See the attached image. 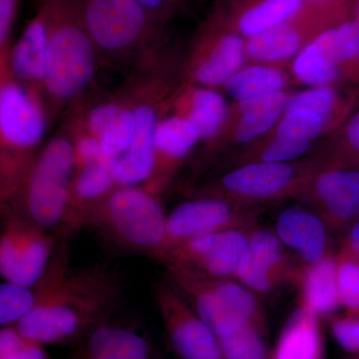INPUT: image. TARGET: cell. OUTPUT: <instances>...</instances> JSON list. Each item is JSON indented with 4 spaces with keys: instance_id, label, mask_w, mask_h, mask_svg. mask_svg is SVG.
Here are the masks:
<instances>
[{
    "instance_id": "1",
    "label": "cell",
    "mask_w": 359,
    "mask_h": 359,
    "mask_svg": "<svg viewBox=\"0 0 359 359\" xmlns=\"http://www.w3.org/2000/svg\"><path fill=\"white\" fill-rule=\"evenodd\" d=\"M35 294L34 308L16 328L32 341L54 344L72 339L108 316L119 304L122 287L114 273L103 266L72 273L68 247L62 242L56 245Z\"/></svg>"
},
{
    "instance_id": "2",
    "label": "cell",
    "mask_w": 359,
    "mask_h": 359,
    "mask_svg": "<svg viewBox=\"0 0 359 359\" xmlns=\"http://www.w3.org/2000/svg\"><path fill=\"white\" fill-rule=\"evenodd\" d=\"M40 6L47 23L43 98L49 112H57L84 93L100 63L77 0H41Z\"/></svg>"
},
{
    "instance_id": "3",
    "label": "cell",
    "mask_w": 359,
    "mask_h": 359,
    "mask_svg": "<svg viewBox=\"0 0 359 359\" xmlns=\"http://www.w3.org/2000/svg\"><path fill=\"white\" fill-rule=\"evenodd\" d=\"M0 201L18 193L42 147L49 111L40 92L0 70Z\"/></svg>"
},
{
    "instance_id": "4",
    "label": "cell",
    "mask_w": 359,
    "mask_h": 359,
    "mask_svg": "<svg viewBox=\"0 0 359 359\" xmlns=\"http://www.w3.org/2000/svg\"><path fill=\"white\" fill-rule=\"evenodd\" d=\"M99 63L149 59L166 39L167 23L137 0H77Z\"/></svg>"
},
{
    "instance_id": "5",
    "label": "cell",
    "mask_w": 359,
    "mask_h": 359,
    "mask_svg": "<svg viewBox=\"0 0 359 359\" xmlns=\"http://www.w3.org/2000/svg\"><path fill=\"white\" fill-rule=\"evenodd\" d=\"M74 170V145L70 126L44 144L18 193L1 207L50 230L62 226L69 205Z\"/></svg>"
},
{
    "instance_id": "6",
    "label": "cell",
    "mask_w": 359,
    "mask_h": 359,
    "mask_svg": "<svg viewBox=\"0 0 359 359\" xmlns=\"http://www.w3.org/2000/svg\"><path fill=\"white\" fill-rule=\"evenodd\" d=\"M167 219L158 196L143 186H126L97 204L84 226L116 248L155 257L166 238Z\"/></svg>"
},
{
    "instance_id": "7",
    "label": "cell",
    "mask_w": 359,
    "mask_h": 359,
    "mask_svg": "<svg viewBox=\"0 0 359 359\" xmlns=\"http://www.w3.org/2000/svg\"><path fill=\"white\" fill-rule=\"evenodd\" d=\"M169 283L199 314L217 337L248 323L264 321L254 292L237 280L209 275L177 264H163Z\"/></svg>"
},
{
    "instance_id": "8",
    "label": "cell",
    "mask_w": 359,
    "mask_h": 359,
    "mask_svg": "<svg viewBox=\"0 0 359 359\" xmlns=\"http://www.w3.org/2000/svg\"><path fill=\"white\" fill-rule=\"evenodd\" d=\"M320 166L313 156L289 163H250L231 167L219 178L190 194L193 198H219L259 207L297 197L311 174Z\"/></svg>"
},
{
    "instance_id": "9",
    "label": "cell",
    "mask_w": 359,
    "mask_h": 359,
    "mask_svg": "<svg viewBox=\"0 0 359 359\" xmlns=\"http://www.w3.org/2000/svg\"><path fill=\"white\" fill-rule=\"evenodd\" d=\"M162 66L152 68L148 76L132 86L135 129L128 149L118 160V187L143 186L152 176L158 125L165 116L164 111L171 108L175 92L179 88L172 82L173 78L164 76Z\"/></svg>"
},
{
    "instance_id": "10",
    "label": "cell",
    "mask_w": 359,
    "mask_h": 359,
    "mask_svg": "<svg viewBox=\"0 0 359 359\" xmlns=\"http://www.w3.org/2000/svg\"><path fill=\"white\" fill-rule=\"evenodd\" d=\"M247 63L244 37L224 25L212 11L194 40L184 82L216 89Z\"/></svg>"
},
{
    "instance_id": "11",
    "label": "cell",
    "mask_w": 359,
    "mask_h": 359,
    "mask_svg": "<svg viewBox=\"0 0 359 359\" xmlns=\"http://www.w3.org/2000/svg\"><path fill=\"white\" fill-rule=\"evenodd\" d=\"M0 237V273L6 282L36 285L55 250V238L29 219L4 212Z\"/></svg>"
},
{
    "instance_id": "12",
    "label": "cell",
    "mask_w": 359,
    "mask_h": 359,
    "mask_svg": "<svg viewBox=\"0 0 359 359\" xmlns=\"http://www.w3.org/2000/svg\"><path fill=\"white\" fill-rule=\"evenodd\" d=\"M295 198L311 205L330 230H348L359 221V169L321 165Z\"/></svg>"
},
{
    "instance_id": "13",
    "label": "cell",
    "mask_w": 359,
    "mask_h": 359,
    "mask_svg": "<svg viewBox=\"0 0 359 359\" xmlns=\"http://www.w3.org/2000/svg\"><path fill=\"white\" fill-rule=\"evenodd\" d=\"M153 297L172 346L182 358L224 359L218 337L169 283H156Z\"/></svg>"
},
{
    "instance_id": "14",
    "label": "cell",
    "mask_w": 359,
    "mask_h": 359,
    "mask_svg": "<svg viewBox=\"0 0 359 359\" xmlns=\"http://www.w3.org/2000/svg\"><path fill=\"white\" fill-rule=\"evenodd\" d=\"M256 208L219 198L196 197L187 201L168 216L166 238L159 252L189 238L250 228L257 217Z\"/></svg>"
},
{
    "instance_id": "15",
    "label": "cell",
    "mask_w": 359,
    "mask_h": 359,
    "mask_svg": "<svg viewBox=\"0 0 359 359\" xmlns=\"http://www.w3.org/2000/svg\"><path fill=\"white\" fill-rule=\"evenodd\" d=\"M250 231L231 229L189 238L163 250L155 259L162 264H182L219 278H233Z\"/></svg>"
},
{
    "instance_id": "16",
    "label": "cell",
    "mask_w": 359,
    "mask_h": 359,
    "mask_svg": "<svg viewBox=\"0 0 359 359\" xmlns=\"http://www.w3.org/2000/svg\"><path fill=\"white\" fill-rule=\"evenodd\" d=\"M339 23L332 16L304 6L289 20L245 39L248 62L287 65L314 37Z\"/></svg>"
},
{
    "instance_id": "17",
    "label": "cell",
    "mask_w": 359,
    "mask_h": 359,
    "mask_svg": "<svg viewBox=\"0 0 359 359\" xmlns=\"http://www.w3.org/2000/svg\"><path fill=\"white\" fill-rule=\"evenodd\" d=\"M290 94L283 91L235 101L229 105L223 128L211 145L218 149L228 146L242 148L261 138L271 131L285 112Z\"/></svg>"
},
{
    "instance_id": "18",
    "label": "cell",
    "mask_w": 359,
    "mask_h": 359,
    "mask_svg": "<svg viewBox=\"0 0 359 359\" xmlns=\"http://www.w3.org/2000/svg\"><path fill=\"white\" fill-rule=\"evenodd\" d=\"M283 244L276 233L259 229L250 231L233 278L252 292L266 294L289 275Z\"/></svg>"
},
{
    "instance_id": "19",
    "label": "cell",
    "mask_w": 359,
    "mask_h": 359,
    "mask_svg": "<svg viewBox=\"0 0 359 359\" xmlns=\"http://www.w3.org/2000/svg\"><path fill=\"white\" fill-rule=\"evenodd\" d=\"M200 141V132L192 123L179 115L164 116L156 132L154 170L144 188L159 197Z\"/></svg>"
},
{
    "instance_id": "20",
    "label": "cell",
    "mask_w": 359,
    "mask_h": 359,
    "mask_svg": "<svg viewBox=\"0 0 359 359\" xmlns=\"http://www.w3.org/2000/svg\"><path fill=\"white\" fill-rule=\"evenodd\" d=\"M304 0H219L212 8L224 25L245 39L289 20Z\"/></svg>"
},
{
    "instance_id": "21",
    "label": "cell",
    "mask_w": 359,
    "mask_h": 359,
    "mask_svg": "<svg viewBox=\"0 0 359 359\" xmlns=\"http://www.w3.org/2000/svg\"><path fill=\"white\" fill-rule=\"evenodd\" d=\"M46 53V16L43 8L39 6L34 18L11 45L6 62L0 65V70L8 71L16 81L32 87L43 95Z\"/></svg>"
},
{
    "instance_id": "22",
    "label": "cell",
    "mask_w": 359,
    "mask_h": 359,
    "mask_svg": "<svg viewBox=\"0 0 359 359\" xmlns=\"http://www.w3.org/2000/svg\"><path fill=\"white\" fill-rule=\"evenodd\" d=\"M76 120L119 156L128 149L133 138L135 118L131 97L105 99L77 114Z\"/></svg>"
},
{
    "instance_id": "23",
    "label": "cell",
    "mask_w": 359,
    "mask_h": 359,
    "mask_svg": "<svg viewBox=\"0 0 359 359\" xmlns=\"http://www.w3.org/2000/svg\"><path fill=\"white\" fill-rule=\"evenodd\" d=\"M327 229L318 214L299 207L283 210L276 224L280 242L294 250L306 266L318 263L330 254Z\"/></svg>"
},
{
    "instance_id": "24",
    "label": "cell",
    "mask_w": 359,
    "mask_h": 359,
    "mask_svg": "<svg viewBox=\"0 0 359 359\" xmlns=\"http://www.w3.org/2000/svg\"><path fill=\"white\" fill-rule=\"evenodd\" d=\"M228 108L216 89L184 82L175 92L170 110L192 123L202 141L211 143L223 128Z\"/></svg>"
},
{
    "instance_id": "25",
    "label": "cell",
    "mask_w": 359,
    "mask_h": 359,
    "mask_svg": "<svg viewBox=\"0 0 359 359\" xmlns=\"http://www.w3.org/2000/svg\"><path fill=\"white\" fill-rule=\"evenodd\" d=\"M334 26L314 37L292 59L290 72L294 81L309 87L344 84Z\"/></svg>"
},
{
    "instance_id": "26",
    "label": "cell",
    "mask_w": 359,
    "mask_h": 359,
    "mask_svg": "<svg viewBox=\"0 0 359 359\" xmlns=\"http://www.w3.org/2000/svg\"><path fill=\"white\" fill-rule=\"evenodd\" d=\"M325 339L320 316L301 306L283 325L269 359H323Z\"/></svg>"
},
{
    "instance_id": "27",
    "label": "cell",
    "mask_w": 359,
    "mask_h": 359,
    "mask_svg": "<svg viewBox=\"0 0 359 359\" xmlns=\"http://www.w3.org/2000/svg\"><path fill=\"white\" fill-rule=\"evenodd\" d=\"M339 85L309 87L290 94L285 111H308L332 120L341 127L355 112L359 90L340 89Z\"/></svg>"
},
{
    "instance_id": "28",
    "label": "cell",
    "mask_w": 359,
    "mask_h": 359,
    "mask_svg": "<svg viewBox=\"0 0 359 359\" xmlns=\"http://www.w3.org/2000/svg\"><path fill=\"white\" fill-rule=\"evenodd\" d=\"M287 65L250 62L221 87L233 101L287 91L294 81Z\"/></svg>"
},
{
    "instance_id": "29",
    "label": "cell",
    "mask_w": 359,
    "mask_h": 359,
    "mask_svg": "<svg viewBox=\"0 0 359 359\" xmlns=\"http://www.w3.org/2000/svg\"><path fill=\"white\" fill-rule=\"evenodd\" d=\"M302 304L320 318L332 316L341 306L337 259L327 254L318 263L306 266L302 275Z\"/></svg>"
},
{
    "instance_id": "30",
    "label": "cell",
    "mask_w": 359,
    "mask_h": 359,
    "mask_svg": "<svg viewBox=\"0 0 359 359\" xmlns=\"http://www.w3.org/2000/svg\"><path fill=\"white\" fill-rule=\"evenodd\" d=\"M314 143L294 140L280 135L266 134L249 145L241 148L231 160V167L250 163H289L304 159Z\"/></svg>"
},
{
    "instance_id": "31",
    "label": "cell",
    "mask_w": 359,
    "mask_h": 359,
    "mask_svg": "<svg viewBox=\"0 0 359 359\" xmlns=\"http://www.w3.org/2000/svg\"><path fill=\"white\" fill-rule=\"evenodd\" d=\"M148 342L124 328L99 327L89 339L88 359H148Z\"/></svg>"
},
{
    "instance_id": "32",
    "label": "cell",
    "mask_w": 359,
    "mask_h": 359,
    "mask_svg": "<svg viewBox=\"0 0 359 359\" xmlns=\"http://www.w3.org/2000/svg\"><path fill=\"white\" fill-rule=\"evenodd\" d=\"M313 156L320 165L359 169V110L330 135Z\"/></svg>"
},
{
    "instance_id": "33",
    "label": "cell",
    "mask_w": 359,
    "mask_h": 359,
    "mask_svg": "<svg viewBox=\"0 0 359 359\" xmlns=\"http://www.w3.org/2000/svg\"><path fill=\"white\" fill-rule=\"evenodd\" d=\"M339 128L332 120L316 113L285 111L268 133L314 143L323 137H330Z\"/></svg>"
},
{
    "instance_id": "34",
    "label": "cell",
    "mask_w": 359,
    "mask_h": 359,
    "mask_svg": "<svg viewBox=\"0 0 359 359\" xmlns=\"http://www.w3.org/2000/svg\"><path fill=\"white\" fill-rule=\"evenodd\" d=\"M218 339L224 359L271 358L264 337V320L248 323Z\"/></svg>"
},
{
    "instance_id": "35",
    "label": "cell",
    "mask_w": 359,
    "mask_h": 359,
    "mask_svg": "<svg viewBox=\"0 0 359 359\" xmlns=\"http://www.w3.org/2000/svg\"><path fill=\"white\" fill-rule=\"evenodd\" d=\"M36 302L32 287L4 282L0 285V325L7 327L18 323L27 316Z\"/></svg>"
},
{
    "instance_id": "36",
    "label": "cell",
    "mask_w": 359,
    "mask_h": 359,
    "mask_svg": "<svg viewBox=\"0 0 359 359\" xmlns=\"http://www.w3.org/2000/svg\"><path fill=\"white\" fill-rule=\"evenodd\" d=\"M337 259L340 304L346 314H359V262L344 249Z\"/></svg>"
},
{
    "instance_id": "37",
    "label": "cell",
    "mask_w": 359,
    "mask_h": 359,
    "mask_svg": "<svg viewBox=\"0 0 359 359\" xmlns=\"http://www.w3.org/2000/svg\"><path fill=\"white\" fill-rule=\"evenodd\" d=\"M41 346L25 339L18 328L4 327L0 332V358L47 359Z\"/></svg>"
},
{
    "instance_id": "38",
    "label": "cell",
    "mask_w": 359,
    "mask_h": 359,
    "mask_svg": "<svg viewBox=\"0 0 359 359\" xmlns=\"http://www.w3.org/2000/svg\"><path fill=\"white\" fill-rule=\"evenodd\" d=\"M330 332L344 351L359 355V314H346L332 318L330 320Z\"/></svg>"
},
{
    "instance_id": "39",
    "label": "cell",
    "mask_w": 359,
    "mask_h": 359,
    "mask_svg": "<svg viewBox=\"0 0 359 359\" xmlns=\"http://www.w3.org/2000/svg\"><path fill=\"white\" fill-rule=\"evenodd\" d=\"M22 0H0V65L11 50V35Z\"/></svg>"
},
{
    "instance_id": "40",
    "label": "cell",
    "mask_w": 359,
    "mask_h": 359,
    "mask_svg": "<svg viewBox=\"0 0 359 359\" xmlns=\"http://www.w3.org/2000/svg\"><path fill=\"white\" fill-rule=\"evenodd\" d=\"M355 0H304V6L332 16L342 22L353 18Z\"/></svg>"
},
{
    "instance_id": "41",
    "label": "cell",
    "mask_w": 359,
    "mask_h": 359,
    "mask_svg": "<svg viewBox=\"0 0 359 359\" xmlns=\"http://www.w3.org/2000/svg\"><path fill=\"white\" fill-rule=\"evenodd\" d=\"M159 20L169 23L187 6L189 0H137Z\"/></svg>"
},
{
    "instance_id": "42",
    "label": "cell",
    "mask_w": 359,
    "mask_h": 359,
    "mask_svg": "<svg viewBox=\"0 0 359 359\" xmlns=\"http://www.w3.org/2000/svg\"><path fill=\"white\" fill-rule=\"evenodd\" d=\"M342 249L359 262V221L347 230L346 242Z\"/></svg>"
},
{
    "instance_id": "43",
    "label": "cell",
    "mask_w": 359,
    "mask_h": 359,
    "mask_svg": "<svg viewBox=\"0 0 359 359\" xmlns=\"http://www.w3.org/2000/svg\"><path fill=\"white\" fill-rule=\"evenodd\" d=\"M353 18L359 23V0H355L354 2Z\"/></svg>"
},
{
    "instance_id": "44",
    "label": "cell",
    "mask_w": 359,
    "mask_h": 359,
    "mask_svg": "<svg viewBox=\"0 0 359 359\" xmlns=\"http://www.w3.org/2000/svg\"><path fill=\"white\" fill-rule=\"evenodd\" d=\"M353 359H359V355H354Z\"/></svg>"
},
{
    "instance_id": "45",
    "label": "cell",
    "mask_w": 359,
    "mask_h": 359,
    "mask_svg": "<svg viewBox=\"0 0 359 359\" xmlns=\"http://www.w3.org/2000/svg\"><path fill=\"white\" fill-rule=\"evenodd\" d=\"M0 359H2V358H0Z\"/></svg>"
},
{
    "instance_id": "46",
    "label": "cell",
    "mask_w": 359,
    "mask_h": 359,
    "mask_svg": "<svg viewBox=\"0 0 359 359\" xmlns=\"http://www.w3.org/2000/svg\"><path fill=\"white\" fill-rule=\"evenodd\" d=\"M2 359H4V358H2Z\"/></svg>"
}]
</instances>
